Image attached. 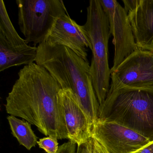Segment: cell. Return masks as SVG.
I'll use <instances>...</instances> for the list:
<instances>
[{"label":"cell","instance_id":"6da1fadb","mask_svg":"<svg viewBox=\"0 0 153 153\" xmlns=\"http://www.w3.org/2000/svg\"><path fill=\"white\" fill-rule=\"evenodd\" d=\"M61 89L45 68L34 62L25 66L6 98V111L34 125L45 136L68 139Z\"/></svg>","mask_w":153,"mask_h":153},{"label":"cell","instance_id":"d6986e66","mask_svg":"<svg viewBox=\"0 0 153 153\" xmlns=\"http://www.w3.org/2000/svg\"><path fill=\"white\" fill-rule=\"evenodd\" d=\"M134 153H153V141L150 142Z\"/></svg>","mask_w":153,"mask_h":153},{"label":"cell","instance_id":"8fae6325","mask_svg":"<svg viewBox=\"0 0 153 153\" xmlns=\"http://www.w3.org/2000/svg\"><path fill=\"white\" fill-rule=\"evenodd\" d=\"M128 16L138 48L153 50V0H140Z\"/></svg>","mask_w":153,"mask_h":153},{"label":"cell","instance_id":"ac0fdd59","mask_svg":"<svg viewBox=\"0 0 153 153\" xmlns=\"http://www.w3.org/2000/svg\"><path fill=\"white\" fill-rule=\"evenodd\" d=\"M140 0H123L124 9L127 14L133 10L137 6Z\"/></svg>","mask_w":153,"mask_h":153},{"label":"cell","instance_id":"9a60e30c","mask_svg":"<svg viewBox=\"0 0 153 153\" xmlns=\"http://www.w3.org/2000/svg\"><path fill=\"white\" fill-rule=\"evenodd\" d=\"M37 144L47 153H56L59 148L58 139L49 136L40 139Z\"/></svg>","mask_w":153,"mask_h":153},{"label":"cell","instance_id":"9c48e42d","mask_svg":"<svg viewBox=\"0 0 153 153\" xmlns=\"http://www.w3.org/2000/svg\"><path fill=\"white\" fill-rule=\"evenodd\" d=\"M59 94L68 139L77 146L86 143L91 137L92 127L88 116L72 90L61 89Z\"/></svg>","mask_w":153,"mask_h":153},{"label":"cell","instance_id":"8992f818","mask_svg":"<svg viewBox=\"0 0 153 153\" xmlns=\"http://www.w3.org/2000/svg\"><path fill=\"white\" fill-rule=\"evenodd\" d=\"M111 78L109 94L122 88L153 87V50L134 52L111 71Z\"/></svg>","mask_w":153,"mask_h":153},{"label":"cell","instance_id":"277c9868","mask_svg":"<svg viewBox=\"0 0 153 153\" xmlns=\"http://www.w3.org/2000/svg\"><path fill=\"white\" fill-rule=\"evenodd\" d=\"M87 11L86 22L82 27L92 45L90 75L100 105L106 99L111 85V69L108 62L110 24L100 0H90Z\"/></svg>","mask_w":153,"mask_h":153},{"label":"cell","instance_id":"30bf717a","mask_svg":"<svg viewBox=\"0 0 153 153\" xmlns=\"http://www.w3.org/2000/svg\"><path fill=\"white\" fill-rule=\"evenodd\" d=\"M45 42L66 46L86 61H88L87 49H92L82 26L78 25L68 13L58 19Z\"/></svg>","mask_w":153,"mask_h":153},{"label":"cell","instance_id":"3957f363","mask_svg":"<svg viewBox=\"0 0 153 153\" xmlns=\"http://www.w3.org/2000/svg\"><path fill=\"white\" fill-rule=\"evenodd\" d=\"M118 123L153 141V87H124L108 94L98 120Z\"/></svg>","mask_w":153,"mask_h":153},{"label":"cell","instance_id":"5b68a950","mask_svg":"<svg viewBox=\"0 0 153 153\" xmlns=\"http://www.w3.org/2000/svg\"><path fill=\"white\" fill-rule=\"evenodd\" d=\"M18 21L27 43L45 42L57 20L68 13L62 0H17Z\"/></svg>","mask_w":153,"mask_h":153},{"label":"cell","instance_id":"7a4b0ae2","mask_svg":"<svg viewBox=\"0 0 153 153\" xmlns=\"http://www.w3.org/2000/svg\"><path fill=\"white\" fill-rule=\"evenodd\" d=\"M35 62L50 73L62 89L72 90L88 116L92 128L98 120L100 105L93 86L88 61L66 46L44 42L37 46Z\"/></svg>","mask_w":153,"mask_h":153},{"label":"cell","instance_id":"7c38bea8","mask_svg":"<svg viewBox=\"0 0 153 153\" xmlns=\"http://www.w3.org/2000/svg\"><path fill=\"white\" fill-rule=\"evenodd\" d=\"M37 47H15L0 42V71L14 66L30 65L36 59Z\"/></svg>","mask_w":153,"mask_h":153},{"label":"cell","instance_id":"e0dca14e","mask_svg":"<svg viewBox=\"0 0 153 153\" xmlns=\"http://www.w3.org/2000/svg\"><path fill=\"white\" fill-rule=\"evenodd\" d=\"M76 145L70 141L63 143L59 146L56 153H76Z\"/></svg>","mask_w":153,"mask_h":153},{"label":"cell","instance_id":"ffe728a7","mask_svg":"<svg viewBox=\"0 0 153 153\" xmlns=\"http://www.w3.org/2000/svg\"><path fill=\"white\" fill-rule=\"evenodd\" d=\"M76 153H90L88 140L86 143L77 146Z\"/></svg>","mask_w":153,"mask_h":153},{"label":"cell","instance_id":"5bb4252c","mask_svg":"<svg viewBox=\"0 0 153 153\" xmlns=\"http://www.w3.org/2000/svg\"><path fill=\"white\" fill-rule=\"evenodd\" d=\"M0 42L15 47L28 45L15 29L3 0L0 1Z\"/></svg>","mask_w":153,"mask_h":153},{"label":"cell","instance_id":"4fadbf2b","mask_svg":"<svg viewBox=\"0 0 153 153\" xmlns=\"http://www.w3.org/2000/svg\"><path fill=\"white\" fill-rule=\"evenodd\" d=\"M7 119L11 133L20 145L28 150L36 146L38 142V138L33 131L31 123L13 115L8 116Z\"/></svg>","mask_w":153,"mask_h":153},{"label":"cell","instance_id":"2e32d148","mask_svg":"<svg viewBox=\"0 0 153 153\" xmlns=\"http://www.w3.org/2000/svg\"><path fill=\"white\" fill-rule=\"evenodd\" d=\"M90 153H108L94 138L91 136L88 140Z\"/></svg>","mask_w":153,"mask_h":153},{"label":"cell","instance_id":"ba28073f","mask_svg":"<svg viewBox=\"0 0 153 153\" xmlns=\"http://www.w3.org/2000/svg\"><path fill=\"white\" fill-rule=\"evenodd\" d=\"M108 153H134L150 143L146 138L118 123L97 120L91 130Z\"/></svg>","mask_w":153,"mask_h":153},{"label":"cell","instance_id":"52a82bcc","mask_svg":"<svg viewBox=\"0 0 153 153\" xmlns=\"http://www.w3.org/2000/svg\"><path fill=\"white\" fill-rule=\"evenodd\" d=\"M106 14L111 34L113 36L114 46L113 66L111 71L115 70L129 56L138 50L132 29L124 8L115 0H100Z\"/></svg>","mask_w":153,"mask_h":153}]
</instances>
